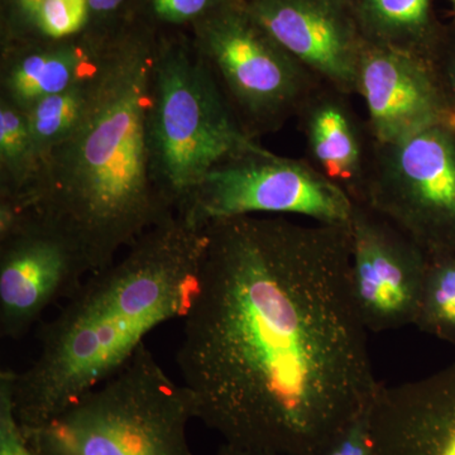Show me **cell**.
Returning <instances> with one entry per match:
<instances>
[{"label":"cell","instance_id":"obj_1","mask_svg":"<svg viewBox=\"0 0 455 455\" xmlns=\"http://www.w3.org/2000/svg\"><path fill=\"white\" fill-rule=\"evenodd\" d=\"M205 235L176 352L196 420L228 443L313 455L379 385L350 291L349 226L239 215Z\"/></svg>","mask_w":455,"mask_h":455},{"label":"cell","instance_id":"obj_2","mask_svg":"<svg viewBox=\"0 0 455 455\" xmlns=\"http://www.w3.org/2000/svg\"><path fill=\"white\" fill-rule=\"evenodd\" d=\"M205 244V227L176 212L85 278L42 329L37 358L12 373L14 411L25 429L118 373L156 328L184 319L199 289Z\"/></svg>","mask_w":455,"mask_h":455},{"label":"cell","instance_id":"obj_3","mask_svg":"<svg viewBox=\"0 0 455 455\" xmlns=\"http://www.w3.org/2000/svg\"><path fill=\"white\" fill-rule=\"evenodd\" d=\"M155 51L148 38L107 42L82 122L17 203L74 238L92 272L176 214L156 184L149 154Z\"/></svg>","mask_w":455,"mask_h":455},{"label":"cell","instance_id":"obj_4","mask_svg":"<svg viewBox=\"0 0 455 455\" xmlns=\"http://www.w3.org/2000/svg\"><path fill=\"white\" fill-rule=\"evenodd\" d=\"M191 420L196 412L187 388L143 344L108 381L25 430L38 455H194Z\"/></svg>","mask_w":455,"mask_h":455},{"label":"cell","instance_id":"obj_5","mask_svg":"<svg viewBox=\"0 0 455 455\" xmlns=\"http://www.w3.org/2000/svg\"><path fill=\"white\" fill-rule=\"evenodd\" d=\"M152 172L176 212L218 164L263 147L236 122L199 51L157 46L151 75Z\"/></svg>","mask_w":455,"mask_h":455},{"label":"cell","instance_id":"obj_6","mask_svg":"<svg viewBox=\"0 0 455 455\" xmlns=\"http://www.w3.org/2000/svg\"><path fill=\"white\" fill-rule=\"evenodd\" d=\"M197 51L248 137L277 133L319 85L248 11L232 0L199 20Z\"/></svg>","mask_w":455,"mask_h":455},{"label":"cell","instance_id":"obj_7","mask_svg":"<svg viewBox=\"0 0 455 455\" xmlns=\"http://www.w3.org/2000/svg\"><path fill=\"white\" fill-rule=\"evenodd\" d=\"M429 259H455V136L442 125L379 145L361 203Z\"/></svg>","mask_w":455,"mask_h":455},{"label":"cell","instance_id":"obj_8","mask_svg":"<svg viewBox=\"0 0 455 455\" xmlns=\"http://www.w3.org/2000/svg\"><path fill=\"white\" fill-rule=\"evenodd\" d=\"M353 202L307 158L265 147L228 158L203 180L178 214L205 227L239 215H299L315 223L348 224Z\"/></svg>","mask_w":455,"mask_h":455},{"label":"cell","instance_id":"obj_9","mask_svg":"<svg viewBox=\"0 0 455 455\" xmlns=\"http://www.w3.org/2000/svg\"><path fill=\"white\" fill-rule=\"evenodd\" d=\"M348 226L350 291L367 331L415 325L429 257L363 204L353 203Z\"/></svg>","mask_w":455,"mask_h":455},{"label":"cell","instance_id":"obj_10","mask_svg":"<svg viewBox=\"0 0 455 455\" xmlns=\"http://www.w3.org/2000/svg\"><path fill=\"white\" fill-rule=\"evenodd\" d=\"M92 274L75 239L28 211L20 229L0 241L2 337H25L51 305L71 298Z\"/></svg>","mask_w":455,"mask_h":455},{"label":"cell","instance_id":"obj_11","mask_svg":"<svg viewBox=\"0 0 455 455\" xmlns=\"http://www.w3.org/2000/svg\"><path fill=\"white\" fill-rule=\"evenodd\" d=\"M248 11L320 82L355 95L363 38L348 0H244Z\"/></svg>","mask_w":455,"mask_h":455},{"label":"cell","instance_id":"obj_12","mask_svg":"<svg viewBox=\"0 0 455 455\" xmlns=\"http://www.w3.org/2000/svg\"><path fill=\"white\" fill-rule=\"evenodd\" d=\"M355 95L379 145L398 142L442 125L443 101L427 60L364 42L359 55Z\"/></svg>","mask_w":455,"mask_h":455},{"label":"cell","instance_id":"obj_13","mask_svg":"<svg viewBox=\"0 0 455 455\" xmlns=\"http://www.w3.org/2000/svg\"><path fill=\"white\" fill-rule=\"evenodd\" d=\"M370 430L374 455H455V362L415 381L379 383Z\"/></svg>","mask_w":455,"mask_h":455},{"label":"cell","instance_id":"obj_14","mask_svg":"<svg viewBox=\"0 0 455 455\" xmlns=\"http://www.w3.org/2000/svg\"><path fill=\"white\" fill-rule=\"evenodd\" d=\"M353 95L320 83L305 98L295 119L305 142V158L353 203L363 199L376 140Z\"/></svg>","mask_w":455,"mask_h":455},{"label":"cell","instance_id":"obj_15","mask_svg":"<svg viewBox=\"0 0 455 455\" xmlns=\"http://www.w3.org/2000/svg\"><path fill=\"white\" fill-rule=\"evenodd\" d=\"M79 36L5 44L0 61V99L27 112L42 99L92 73L107 42L77 40Z\"/></svg>","mask_w":455,"mask_h":455},{"label":"cell","instance_id":"obj_16","mask_svg":"<svg viewBox=\"0 0 455 455\" xmlns=\"http://www.w3.org/2000/svg\"><path fill=\"white\" fill-rule=\"evenodd\" d=\"M366 44L420 57L430 62L445 22L435 0H348Z\"/></svg>","mask_w":455,"mask_h":455},{"label":"cell","instance_id":"obj_17","mask_svg":"<svg viewBox=\"0 0 455 455\" xmlns=\"http://www.w3.org/2000/svg\"><path fill=\"white\" fill-rule=\"evenodd\" d=\"M41 167L28 116L0 99V199L20 202L35 184Z\"/></svg>","mask_w":455,"mask_h":455},{"label":"cell","instance_id":"obj_18","mask_svg":"<svg viewBox=\"0 0 455 455\" xmlns=\"http://www.w3.org/2000/svg\"><path fill=\"white\" fill-rule=\"evenodd\" d=\"M97 68L73 85L42 99L27 110L42 163L82 122L94 92Z\"/></svg>","mask_w":455,"mask_h":455},{"label":"cell","instance_id":"obj_19","mask_svg":"<svg viewBox=\"0 0 455 455\" xmlns=\"http://www.w3.org/2000/svg\"><path fill=\"white\" fill-rule=\"evenodd\" d=\"M415 326L455 348L454 257H433L427 260Z\"/></svg>","mask_w":455,"mask_h":455},{"label":"cell","instance_id":"obj_20","mask_svg":"<svg viewBox=\"0 0 455 455\" xmlns=\"http://www.w3.org/2000/svg\"><path fill=\"white\" fill-rule=\"evenodd\" d=\"M89 20L88 0H44L32 29L44 40H65L82 35Z\"/></svg>","mask_w":455,"mask_h":455},{"label":"cell","instance_id":"obj_21","mask_svg":"<svg viewBox=\"0 0 455 455\" xmlns=\"http://www.w3.org/2000/svg\"><path fill=\"white\" fill-rule=\"evenodd\" d=\"M430 66L443 101L442 127L455 136V14L445 22Z\"/></svg>","mask_w":455,"mask_h":455},{"label":"cell","instance_id":"obj_22","mask_svg":"<svg viewBox=\"0 0 455 455\" xmlns=\"http://www.w3.org/2000/svg\"><path fill=\"white\" fill-rule=\"evenodd\" d=\"M12 373H0V455H38L18 420L12 398Z\"/></svg>","mask_w":455,"mask_h":455},{"label":"cell","instance_id":"obj_23","mask_svg":"<svg viewBox=\"0 0 455 455\" xmlns=\"http://www.w3.org/2000/svg\"><path fill=\"white\" fill-rule=\"evenodd\" d=\"M370 403L335 431L313 455H374L370 430Z\"/></svg>","mask_w":455,"mask_h":455},{"label":"cell","instance_id":"obj_24","mask_svg":"<svg viewBox=\"0 0 455 455\" xmlns=\"http://www.w3.org/2000/svg\"><path fill=\"white\" fill-rule=\"evenodd\" d=\"M232 0H149L156 20L182 23L202 20Z\"/></svg>","mask_w":455,"mask_h":455},{"label":"cell","instance_id":"obj_25","mask_svg":"<svg viewBox=\"0 0 455 455\" xmlns=\"http://www.w3.org/2000/svg\"><path fill=\"white\" fill-rule=\"evenodd\" d=\"M44 0H13L14 11L25 23L26 28H32L33 20Z\"/></svg>","mask_w":455,"mask_h":455},{"label":"cell","instance_id":"obj_26","mask_svg":"<svg viewBox=\"0 0 455 455\" xmlns=\"http://www.w3.org/2000/svg\"><path fill=\"white\" fill-rule=\"evenodd\" d=\"M90 17L94 16L106 17L116 13L122 7L125 0H88ZM90 22V20H89Z\"/></svg>","mask_w":455,"mask_h":455},{"label":"cell","instance_id":"obj_27","mask_svg":"<svg viewBox=\"0 0 455 455\" xmlns=\"http://www.w3.org/2000/svg\"><path fill=\"white\" fill-rule=\"evenodd\" d=\"M215 455H278L263 449L245 447V445L235 444V443L224 442Z\"/></svg>","mask_w":455,"mask_h":455},{"label":"cell","instance_id":"obj_28","mask_svg":"<svg viewBox=\"0 0 455 455\" xmlns=\"http://www.w3.org/2000/svg\"><path fill=\"white\" fill-rule=\"evenodd\" d=\"M449 4H451V14H455V0H447Z\"/></svg>","mask_w":455,"mask_h":455}]
</instances>
